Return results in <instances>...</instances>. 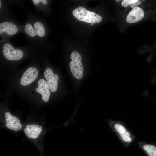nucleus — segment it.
I'll return each mask as SVG.
<instances>
[{
	"instance_id": "1",
	"label": "nucleus",
	"mask_w": 156,
	"mask_h": 156,
	"mask_svg": "<svg viewBox=\"0 0 156 156\" xmlns=\"http://www.w3.org/2000/svg\"><path fill=\"white\" fill-rule=\"evenodd\" d=\"M107 123L117 136L124 147H127L134 142L135 136L129 129L124 122L120 120L110 119L107 120Z\"/></svg>"
},
{
	"instance_id": "2",
	"label": "nucleus",
	"mask_w": 156,
	"mask_h": 156,
	"mask_svg": "<svg viewBox=\"0 0 156 156\" xmlns=\"http://www.w3.org/2000/svg\"><path fill=\"white\" fill-rule=\"evenodd\" d=\"M72 14L73 16L79 21L88 23H99L102 19L100 15L89 11L81 6L74 9Z\"/></svg>"
},
{
	"instance_id": "3",
	"label": "nucleus",
	"mask_w": 156,
	"mask_h": 156,
	"mask_svg": "<svg viewBox=\"0 0 156 156\" xmlns=\"http://www.w3.org/2000/svg\"><path fill=\"white\" fill-rule=\"evenodd\" d=\"M2 52L3 55L7 59L12 61L19 60L23 55L22 51L14 48L9 43H5L3 46Z\"/></svg>"
},
{
	"instance_id": "4",
	"label": "nucleus",
	"mask_w": 156,
	"mask_h": 156,
	"mask_svg": "<svg viewBox=\"0 0 156 156\" xmlns=\"http://www.w3.org/2000/svg\"><path fill=\"white\" fill-rule=\"evenodd\" d=\"M38 74V70L36 68L33 67L29 68L20 79L21 85L25 86L30 84L36 79Z\"/></svg>"
},
{
	"instance_id": "5",
	"label": "nucleus",
	"mask_w": 156,
	"mask_h": 156,
	"mask_svg": "<svg viewBox=\"0 0 156 156\" xmlns=\"http://www.w3.org/2000/svg\"><path fill=\"white\" fill-rule=\"evenodd\" d=\"M43 73L50 90L53 92H55L57 88L59 80L58 75L54 74L52 70L49 68H47Z\"/></svg>"
},
{
	"instance_id": "6",
	"label": "nucleus",
	"mask_w": 156,
	"mask_h": 156,
	"mask_svg": "<svg viewBox=\"0 0 156 156\" xmlns=\"http://www.w3.org/2000/svg\"><path fill=\"white\" fill-rule=\"evenodd\" d=\"M144 15V10L139 6H136L130 11L126 17V21L129 23H134L142 20Z\"/></svg>"
},
{
	"instance_id": "7",
	"label": "nucleus",
	"mask_w": 156,
	"mask_h": 156,
	"mask_svg": "<svg viewBox=\"0 0 156 156\" xmlns=\"http://www.w3.org/2000/svg\"><path fill=\"white\" fill-rule=\"evenodd\" d=\"M18 30L17 26L10 21H4L0 24V34L5 33L9 36L16 34Z\"/></svg>"
},
{
	"instance_id": "8",
	"label": "nucleus",
	"mask_w": 156,
	"mask_h": 156,
	"mask_svg": "<svg viewBox=\"0 0 156 156\" xmlns=\"http://www.w3.org/2000/svg\"><path fill=\"white\" fill-rule=\"evenodd\" d=\"M5 116L6 125L8 128L16 131L21 129L22 125L20 123V122L18 118L12 115L9 112H6Z\"/></svg>"
},
{
	"instance_id": "9",
	"label": "nucleus",
	"mask_w": 156,
	"mask_h": 156,
	"mask_svg": "<svg viewBox=\"0 0 156 156\" xmlns=\"http://www.w3.org/2000/svg\"><path fill=\"white\" fill-rule=\"evenodd\" d=\"M38 86L36 88V91L42 94V99L44 101L48 102L50 93L47 82L45 80L41 79L38 81Z\"/></svg>"
},
{
	"instance_id": "10",
	"label": "nucleus",
	"mask_w": 156,
	"mask_h": 156,
	"mask_svg": "<svg viewBox=\"0 0 156 156\" xmlns=\"http://www.w3.org/2000/svg\"><path fill=\"white\" fill-rule=\"evenodd\" d=\"M42 129V128L40 126L34 124H29L26 125L24 129V132L27 137L35 139L38 137Z\"/></svg>"
},
{
	"instance_id": "11",
	"label": "nucleus",
	"mask_w": 156,
	"mask_h": 156,
	"mask_svg": "<svg viewBox=\"0 0 156 156\" xmlns=\"http://www.w3.org/2000/svg\"><path fill=\"white\" fill-rule=\"evenodd\" d=\"M71 71L73 76L77 79H80L82 77L83 68L81 62L71 61L70 63Z\"/></svg>"
},
{
	"instance_id": "12",
	"label": "nucleus",
	"mask_w": 156,
	"mask_h": 156,
	"mask_svg": "<svg viewBox=\"0 0 156 156\" xmlns=\"http://www.w3.org/2000/svg\"><path fill=\"white\" fill-rule=\"evenodd\" d=\"M139 148L143 151L148 156H156V143L151 144L145 141L137 143Z\"/></svg>"
},
{
	"instance_id": "13",
	"label": "nucleus",
	"mask_w": 156,
	"mask_h": 156,
	"mask_svg": "<svg viewBox=\"0 0 156 156\" xmlns=\"http://www.w3.org/2000/svg\"><path fill=\"white\" fill-rule=\"evenodd\" d=\"M34 27L36 31L37 35L42 38L46 34L45 28L42 23L40 21L35 22L34 25Z\"/></svg>"
},
{
	"instance_id": "14",
	"label": "nucleus",
	"mask_w": 156,
	"mask_h": 156,
	"mask_svg": "<svg viewBox=\"0 0 156 156\" xmlns=\"http://www.w3.org/2000/svg\"><path fill=\"white\" fill-rule=\"evenodd\" d=\"M24 29L25 33L31 37H34L37 35L34 27L30 23H27L25 25Z\"/></svg>"
},
{
	"instance_id": "15",
	"label": "nucleus",
	"mask_w": 156,
	"mask_h": 156,
	"mask_svg": "<svg viewBox=\"0 0 156 156\" xmlns=\"http://www.w3.org/2000/svg\"><path fill=\"white\" fill-rule=\"evenodd\" d=\"M70 57L72 60L74 61L81 62L82 60L81 55L76 51H73Z\"/></svg>"
},
{
	"instance_id": "16",
	"label": "nucleus",
	"mask_w": 156,
	"mask_h": 156,
	"mask_svg": "<svg viewBox=\"0 0 156 156\" xmlns=\"http://www.w3.org/2000/svg\"><path fill=\"white\" fill-rule=\"evenodd\" d=\"M32 1L35 5H37L40 3H42L44 5L46 4L47 3V1L46 0H33Z\"/></svg>"
},
{
	"instance_id": "17",
	"label": "nucleus",
	"mask_w": 156,
	"mask_h": 156,
	"mask_svg": "<svg viewBox=\"0 0 156 156\" xmlns=\"http://www.w3.org/2000/svg\"><path fill=\"white\" fill-rule=\"evenodd\" d=\"M154 102H156V99H155L154 100Z\"/></svg>"
},
{
	"instance_id": "18",
	"label": "nucleus",
	"mask_w": 156,
	"mask_h": 156,
	"mask_svg": "<svg viewBox=\"0 0 156 156\" xmlns=\"http://www.w3.org/2000/svg\"><path fill=\"white\" fill-rule=\"evenodd\" d=\"M93 24L91 23V26H92L93 25Z\"/></svg>"
},
{
	"instance_id": "19",
	"label": "nucleus",
	"mask_w": 156,
	"mask_h": 156,
	"mask_svg": "<svg viewBox=\"0 0 156 156\" xmlns=\"http://www.w3.org/2000/svg\"><path fill=\"white\" fill-rule=\"evenodd\" d=\"M155 73H156V70H155Z\"/></svg>"
}]
</instances>
